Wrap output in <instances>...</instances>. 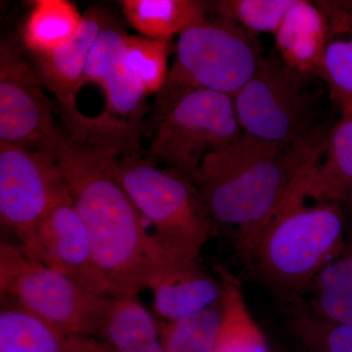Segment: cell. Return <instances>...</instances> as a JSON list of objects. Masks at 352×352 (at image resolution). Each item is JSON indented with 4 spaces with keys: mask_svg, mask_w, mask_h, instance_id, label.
Wrapping results in <instances>:
<instances>
[{
    "mask_svg": "<svg viewBox=\"0 0 352 352\" xmlns=\"http://www.w3.org/2000/svg\"><path fill=\"white\" fill-rule=\"evenodd\" d=\"M51 154L87 227L95 258L118 296H136L176 258L146 231L122 185L118 157L64 133Z\"/></svg>",
    "mask_w": 352,
    "mask_h": 352,
    "instance_id": "cell-1",
    "label": "cell"
},
{
    "mask_svg": "<svg viewBox=\"0 0 352 352\" xmlns=\"http://www.w3.org/2000/svg\"><path fill=\"white\" fill-rule=\"evenodd\" d=\"M328 132L289 146L242 133L228 147L208 155L190 176L217 226L234 231L245 258L305 173L323 156Z\"/></svg>",
    "mask_w": 352,
    "mask_h": 352,
    "instance_id": "cell-2",
    "label": "cell"
},
{
    "mask_svg": "<svg viewBox=\"0 0 352 352\" xmlns=\"http://www.w3.org/2000/svg\"><path fill=\"white\" fill-rule=\"evenodd\" d=\"M305 201L294 189L249 256L268 283L291 295L307 291L344 245L342 208L328 201L307 206Z\"/></svg>",
    "mask_w": 352,
    "mask_h": 352,
    "instance_id": "cell-3",
    "label": "cell"
},
{
    "mask_svg": "<svg viewBox=\"0 0 352 352\" xmlns=\"http://www.w3.org/2000/svg\"><path fill=\"white\" fill-rule=\"evenodd\" d=\"M126 34L111 20L88 56L82 87L92 83L101 88L103 110L96 116L78 110L63 119L69 138L118 157L142 155L141 138L149 113L148 95L124 62Z\"/></svg>",
    "mask_w": 352,
    "mask_h": 352,
    "instance_id": "cell-4",
    "label": "cell"
},
{
    "mask_svg": "<svg viewBox=\"0 0 352 352\" xmlns=\"http://www.w3.org/2000/svg\"><path fill=\"white\" fill-rule=\"evenodd\" d=\"M118 170L163 251L173 258L199 259L219 226L190 178L142 155L118 157Z\"/></svg>",
    "mask_w": 352,
    "mask_h": 352,
    "instance_id": "cell-5",
    "label": "cell"
},
{
    "mask_svg": "<svg viewBox=\"0 0 352 352\" xmlns=\"http://www.w3.org/2000/svg\"><path fill=\"white\" fill-rule=\"evenodd\" d=\"M242 133L233 97L201 89L159 92L145 131L152 161L187 177Z\"/></svg>",
    "mask_w": 352,
    "mask_h": 352,
    "instance_id": "cell-6",
    "label": "cell"
},
{
    "mask_svg": "<svg viewBox=\"0 0 352 352\" xmlns=\"http://www.w3.org/2000/svg\"><path fill=\"white\" fill-rule=\"evenodd\" d=\"M0 294L55 327L98 340L113 298L97 295L7 240L0 243Z\"/></svg>",
    "mask_w": 352,
    "mask_h": 352,
    "instance_id": "cell-7",
    "label": "cell"
},
{
    "mask_svg": "<svg viewBox=\"0 0 352 352\" xmlns=\"http://www.w3.org/2000/svg\"><path fill=\"white\" fill-rule=\"evenodd\" d=\"M175 53L162 91L201 89L231 97L251 80L264 58L258 36L208 17L178 36Z\"/></svg>",
    "mask_w": 352,
    "mask_h": 352,
    "instance_id": "cell-8",
    "label": "cell"
},
{
    "mask_svg": "<svg viewBox=\"0 0 352 352\" xmlns=\"http://www.w3.org/2000/svg\"><path fill=\"white\" fill-rule=\"evenodd\" d=\"M310 76L289 68L281 58L264 57L256 73L233 97L243 133L289 146L328 131L316 122Z\"/></svg>",
    "mask_w": 352,
    "mask_h": 352,
    "instance_id": "cell-9",
    "label": "cell"
},
{
    "mask_svg": "<svg viewBox=\"0 0 352 352\" xmlns=\"http://www.w3.org/2000/svg\"><path fill=\"white\" fill-rule=\"evenodd\" d=\"M64 180L55 157L0 142V220L17 244L41 263L36 229Z\"/></svg>",
    "mask_w": 352,
    "mask_h": 352,
    "instance_id": "cell-10",
    "label": "cell"
},
{
    "mask_svg": "<svg viewBox=\"0 0 352 352\" xmlns=\"http://www.w3.org/2000/svg\"><path fill=\"white\" fill-rule=\"evenodd\" d=\"M23 48L15 39L0 45V142L51 153L65 132Z\"/></svg>",
    "mask_w": 352,
    "mask_h": 352,
    "instance_id": "cell-11",
    "label": "cell"
},
{
    "mask_svg": "<svg viewBox=\"0 0 352 352\" xmlns=\"http://www.w3.org/2000/svg\"><path fill=\"white\" fill-rule=\"evenodd\" d=\"M36 242L41 263L97 295L119 296L97 263L87 227L65 182L39 221Z\"/></svg>",
    "mask_w": 352,
    "mask_h": 352,
    "instance_id": "cell-12",
    "label": "cell"
},
{
    "mask_svg": "<svg viewBox=\"0 0 352 352\" xmlns=\"http://www.w3.org/2000/svg\"><path fill=\"white\" fill-rule=\"evenodd\" d=\"M111 20L101 7H89L83 13L80 30L69 43L50 54L34 57V68L43 87L54 95L55 110L61 118L78 110L76 96L82 87L88 56Z\"/></svg>",
    "mask_w": 352,
    "mask_h": 352,
    "instance_id": "cell-13",
    "label": "cell"
},
{
    "mask_svg": "<svg viewBox=\"0 0 352 352\" xmlns=\"http://www.w3.org/2000/svg\"><path fill=\"white\" fill-rule=\"evenodd\" d=\"M155 310L166 321L219 305L221 285L199 259H175L150 280Z\"/></svg>",
    "mask_w": 352,
    "mask_h": 352,
    "instance_id": "cell-14",
    "label": "cell"
},
{
    "mask_svg": "<svg viewBox=\"0 0 352 352\" xmlns=\"http://www.w3.org/2000/svg\"><path fill=\"white\" fill-rule=\"evenodd\" d=\"M321 159L296 184L305 199L335 203L352 210V112L328 132Z\"/></svg>",
    "mask_w": 352,
    "mask_h": 352,
    "instance_id": "cell-15",
    "label": "cell"
},
{
    "mask_svg": "<svg viewBox=\"0 0 352 352\" xmlns=\"http://www.w3.org/2000/svg\"><path fill=\"white\" fill-rule=\"evenodd\" d=\"M0 352H107L100 340L55 327L1 300Z\"/></svg>",
    "mask_w": 352,
    "mask_h": 352,
    "instance_id": "cell-16",
    "label": "cell"
},
{
    "mask_svg": "<svg viewBox=\"0 0 352 352\" xmlns=\"http://www.w3.org/2000/svg\"><path fill=\"white\" fill-rule=\"evenodd\" d=\"M327 25L325 50L317 76L327 85L340 115L352 112V1L318 0Z\"/></svg>",
    "mask_w": 352,
    "mask_h": 352,
    "instance_id": "cell-17",
    "label": "cell"
},
{
    "mask_svg": "<svg viewBox=\"0 0 352 352\" xmlns=\"http://www.w3.org/2000/svg\"><path fill=\"white\" fill-rule=\"evenodd\" d=\"M327 25L315 1L296 0L274 34L276 50L287 66L316 76L325 50Z\"/></svg>",
    "mask_w": 352,
    "mask_h": 352,
    "instance_id": "cell-18",
    "label": "cell"
},
{
    "mask_svg": "<svg viewBox=\"0 0 352 352\" xmlns=\"http://www.w3.org/2000/svg\"><path fill=\"white\" fill-rule=\"evenodd\" d=\"M120 6L139 36L157 41H173L210 13V1L199 0H122Z\"/></svg>",
    "mask_w": 352,
    "mask_h": 352,
    "instance_id": "cell-19",
    "label": "cell"
},
{
    "mask_svg": "<svg viewBox=\"0 0 352 352\" xmlns=\"http://www.w3.org/2000/svg\"><path fill=\"white\" fill-rule=\"evenodd\" d=\"M217 273L221 298L214 352H272L248 307L239 279L223 266L217 268Z\"/></svg>",
    "mask_w": 352,
    "mask_h": 352,
    "instance_id": "cell-20",
    "label": "cell"
},
{
    "mask_svg": "<svg viewBox=\"0 0 352 352\" xmlns=\"http://www.w3.org/2000/svg\"><path fill=\"white\" fill-rule=\"evenodd\" d=\"M99 340L107 352H166L161 328L136 296H113Z\"/></svg>",
    "mask_w": 352,
    "mask_h": 352,
    "instance_id": "cell-21",
    "label": "cell"
},
{
    "mask_svg": "<svg viewBox=\"0 0 352 352\" xmlns=\"http://www.w3.org/2000/svg\"><path fill=\"white\" fill-rule=\"evenodd\" d=\"M82 20L68 0H36L21 30V44L32 57L50 54L76 36Z\"/></svg>",
    "mask_w": 352,
    "mask_h": 352,
    "instance_id": "cell-22",
    "label": "cell"
},
{
    "mask_svg": "<svg viewBox=\"0 0 352 352\" xmlns=\"http://www.w3.org/2000/svg\"><path fill=\"white\" fill-rule=\"evenodd\" d=\"M308 308L324 320L352 326V256H338L307 289Z\"/></svg>",
    "mask_w": 352,
    "mask_h": 352,
    "instance_id": "cell-23",
    "label": "cell"
},
{
    "mask_svg": "<svg viewBox=\"0 0 352 352\" xmlns=\"http://www.w3.org/2000/svg\"><path fill=\"white\" fill-rule=\"evenodd\" d=\"M289 330L307 352H352V326L324 320L296 298L287 311Z\"/></svg>",
    "mask_w": 352,
    "mask_h": 352,
    "instance_id": "cell-24",
    "label": "cell"
},
{
    "mask_svg": "<svg viewBox=\"0 0 352 352\" xmlns=\"http://www.w3.org/2000/svg\"><path fill=\"white\" fill-rule=\"evenodd\" d=\"M175 51L173 41H157L127 34L124 39V62L145 94L157 95L168 80V58Z\"/></svg>",
    "mask_w": 352,
    "mask_h": 352,
    "instance_id": "cell-25",
    "label": "cell"
},
{
    "mask_svg": "<svg viewBox=\"0 0 352 352\" xmlns=\"http://www.w3.org/2000/svg\"><path fill=\"white\" fill-rule=\"evenodd\" d=\"M219 325V305L166 321L161 328L164 351L214 352Z\"/></svg>",
    "mask_w": 352,
    "mask_h": 352,
    "instance_id": "cell-26",
    "label": "cell"
},
{
    "mask_svg": "<svg viewBox=\"0 0 352 352\" xmlns=\"http://www.w3.org/2000/svg\"><path fill=\"white\" fill-rule=\"evenodd\" d=\"M296 0H217L210 1V12L258 36L277 32Z\"/></svg>",
    "mask_w": 352,
    "mask_h": 352,
    "instance_id": "cell-27",
    "label": "cell"
},
{
    "mask_svg": "<svg viewBox=\"0 0 352 352\" xmlns=\"http://www.w3.org/2000/svg\"><path fill=\"white\" fill-rule=\"evenodd\" d=\"M273 352V351H272Z\"/></svg>",
    "mask_w": 352,
    "mask_h": 352,
    "instance_id": "cell-28",
    "label": "cell"
}]
</instances>
